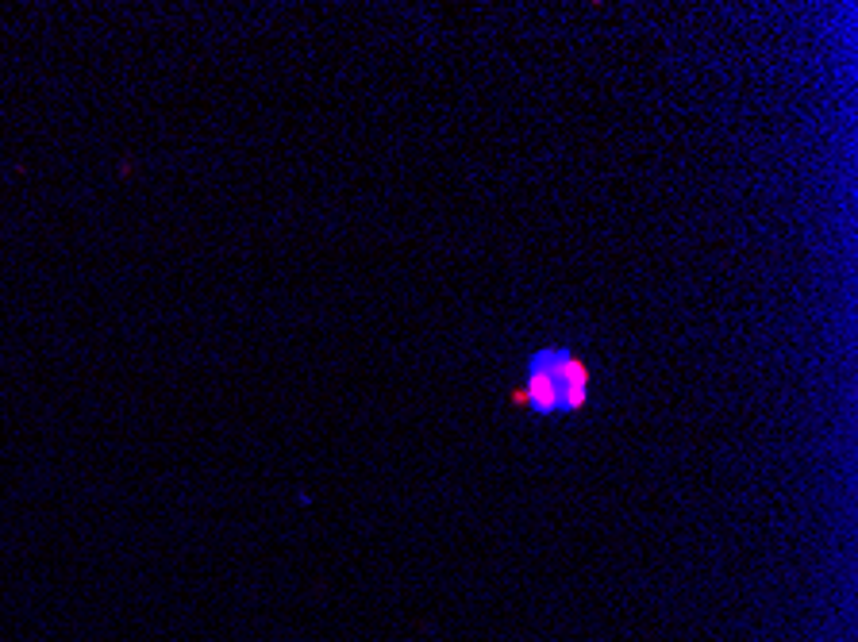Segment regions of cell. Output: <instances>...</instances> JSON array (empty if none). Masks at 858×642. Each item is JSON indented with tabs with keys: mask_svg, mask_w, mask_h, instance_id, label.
Masks as SVG:
<instances>
[{
	"mask_svg": "<svg viewBox=\"0 0 858 642\" xmlns=\"http://www.w3.org/2000/svg\"><path fill=\"white\" fill-rule=\"evenodd\" d=\"M589 400V366L570 346H543L528 358L512 404L536 416H570Z\"/></svg>",
	"mask_w": 858,
	"mask_h": 642,
	"instance_id": "6da1fadb",
	"label": "cell"
}]
</instances>
